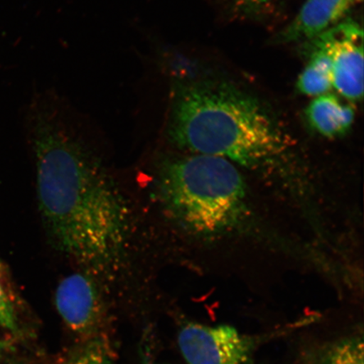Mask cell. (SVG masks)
Listing matches in <instances>:
<instances>
[{"mask_svg":"<svg viewBox=\"0 0 364 364\" xmlns=\"http://www.w3.org/2000/svg\"><path fill=\"white\" fill-rule=\"evenodd\" d=\"M28 124L41 213L54 248L92 276L116 277L129 252L132 213L85 138L87 121L47 90L31 103Z\"/></svg>","mask_w":364,"mask_h":364,"instance_id":"6da1fadb","label":"cell"},{"mask_svg":"<svg viewBox=\"0 0 364 364\" xmlns=\"http://www.w3.org/2000/svg\"><path fill=\"white\" fill-rule=\"evenodd\" d=\"M166 135L177 149L262 169L282 162L289 136L257 97L229 82L176 80Z\"/></svg>","mask_w":364,"mask_h":364,"instance_id":"7a4b0ae2","label":"cell"},{"mask_svg":"<svg viewBox=\"0 0 364 364\" xmlns=\"http://www.w3.org/2000/svg\"><path fill=\"white\" fill-rule=\"evenodd\" d=\"M159 202L171 220L198 236L236 229L247 213V185L235 164L224 158L193 154L159 163Z\"/></svg>","mask_w":364,"mask_h":364,"instance_id":"3957f363","label":"cell"},{"mask_svg":"<svg viewBox=\"0 0 364 364\" xmlns=\"http://www.w3.org/2000/svg\"><path fill=\"white\" fill-rule=\"evenodd\" d=\"M262 340L230 326L189 323L179 332L178 346L188 364H248Z\"/></svg>","mask_w":364,"mask_h":364,"instance_id":"277c9868","label":"cell"},{"mask_svg":"<svg viewBox=\"0 0 364 364\" xmlns=\"http://www.w3.org/2000/svg\"><path fill=\"white\" fill-rule=\"evenodd\" d=\"M331 52L333 87L348 102L363 95V31L358 23L346 21L323 33Z\"/></svg>","mask_w":364,"mask_h":364,"instance_id":"5b68a950","label":"cell"},{"mask_svg":"<svg viewBox=\"0 0 364 364\" xmlns=\"http://www.w3.org/2000/svg\"><path fill=\"white\" fill-rule=\"evenodd\" d=\"M55 304L68 329L81 336L94 334L102 321L101 294L93 277L75 273L58 284Z\"/></svg>","mask_w":364,"mask_h":364,"instance_id":"8992f818","label":"cell"},{"mask_svg":"<svg viewBox=\"0 0 364 364\" xmlns=\"http://www.w3.org/2000/svg\"><path fill=\"white\" fill-rule=\"evenodd\" d=\"M353 0H306L298 15L277 36L281 43H308L336 26Z\"/></svg>","mask_w":364,"mask_h":364,"instance_id":"52a82bcc","label":"cell"},{"mask_svg":"<svg viewBox=\"0 0 364 364\" xmlns=\"http://www.w3.org/2000/svg\"><path fill=\"white\" fill-rule=\"evenodd\" d=\"M306 117L311 129L327 139H336L348 134L354 122L355 109L338 95L327 93L309 104Z\"/></svg>","mask_w":364,"mask_h":364,"instance_id":"ba28073f","label":"cell"},{"mask_svg":"<svg viewBox=\"0 0 364 364\" xmlns=\"http://www.w3.org/2000/svg\"><path fill=\"white\" fill-rule=\"evenodd\" d=\"M309 61L297 80V90L306 97H317L333 87L332 60L328 44L323 34L309 41Z\"/></svg>","mask_w":364,"mask_h":364,"instance_id":"9c48e42d","label":"cell"},{"mask_svg":"<svg viewBox=\"0 0 364 364\" xmlns=\"http://www.w3.org/2000/svg\"><path fill=\"white\" fill-rule=\"evenodd\" d=\"M304 364H363V331L318 346L309 353Z\"/></svg>","mask_w":364,"mask_h":364,"instance_id":"30bf717a","label":"cell"},{"mask_svg":"<svg viewBox=\"0 0 364 364\" xmlns=\"http://www.w3.org/2000/svg\"><path fill=\"white\" fill-rule=\"evenodd\" d=\"M72 364H112L110 346L102 338L89 340Z\"/></svg>","mask_w":364,"mask_h":364,"instance_id":"8fae6325","label":"cell"},{"mask_svg":"<svg viewBox=\"0 0 364 364\" xmlns=\"http://www.w3.org/2000/svg\"><path fill=\"white\" fill-rule=\"evenodd\" d=\"M0 326L12 332L19 331L15 307L7 284L6 272L0 263Z\"/></svg>","mask_w":364,"mask_h":364,"instance_id":"7c38bea8","label":"cell"},{"mask_svg":"<svg viewBox=\"0 0 364 364\" xmlns=\"http://www.w3.org/2000/svg\"><path fill=\"white\" fill-rule=\"evenodd\" d=\"M232 10L245 16H261L269 13L275 0H224Z\"/></svg>","mask_w":364,"mask_h":364,"instance_id":"4fadbf2b","label":"cell"},{"mask_svg":"<svg viewBox=\"0 0 364 364\" xmlns=\"http://www.w3.org/2000/svg\"><path fill=\"white\" fill-rule=\"evenodd\" d=\"M9 346V343L7 341L0 340V353H1L4 350H6Z\"/></svg>","mask_w":364,"mask_h":364,"instance_id":"5bb4252c","label":"cell"},{"mask_svg":"<svg viewBox=\"0 0 364 364\" xmlns=\"http://www.w3.org/2000/svg\"><path fill=\"white\" fill-rule=\"evenodd\" d=\"M353 2H354V1H356V2H361V1H362V0H353Z\"/></svg>","mask_w":364,"mask_h":364,"instance_id":"9a60e30c","label":"cell"}]
</instances>
